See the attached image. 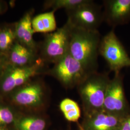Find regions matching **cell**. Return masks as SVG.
<instances>
[{
  "mask_svg": "<svg viewBox=\"0 0 130 130\" xmlns=\"http://www.w3.org/2000/svg\"><path fill=\"white\" fill-rule=\"evenodd\" d=\"M101 40L98 30H86L71 26L69 53L89 71H98Z\"/></svg>",
  "mask_w": 130,
  "mask_h": 130,
  "instance_id": "obj_1",
  "label": "cell"
},
{
  "mask_svg": "<svg viewBox=\"0 0 130 130\" xmlns=\"http://www.w3.org/2000/svg\"><path fill=\"white\" fill-rule=\"evenodd\" d=\"M110 79L107 73L91 72L77 86L87 113L103 109L107 87Z\"/></svg>",
  "mask_w": 130,
  "mask_h": 130,
  "instance_id": "obj_2",
  "label": "cell"
},
{
  "mask_svg": "<svg viewBox=\"0 0 130 130\" xmlns=\"http://www.w3.org/2000/svg\"><path fill=\"white\" fill-rule=\"evenodd\" d=\"M71 25L67 21L54 32L45 34L39 44V55L47 65L55 64L69 52Z\"/></svg>",
  "mask_w": 130,
  "mask_h": 130,
  "instance_id": "obj_3",
  "label": "cell"
},
{
  "mask_svg": "<svg viewBox=\"0 0 130 130\" xmlns=\"http://www.w3.org/2000/svg\"><path fill=\"white\" fill-rule=\"evenodd\" d=\"M48 67L40 58L33 65L25 67L8 65L0 78V93L7 94L34 77L45 75Z\"/></svg>",
  "mask_w": 130,
  "mask_h": 130,
  "instance_id": "obj_4",
  "label": "cell"
},
{
  "mask_svg": "<svg viewBox=\"0 0 130 130\" xmlns=\"http://www.w3.org/2000/svg\"><path fill=\"white\" fill-rule=\"evenodd\" d=\"M99 55L107 62L110 71L115 74L130 67V57L115 33L113 28L101 38L99 49Z\"/></svg>",
  "mask_w": 130,
  "mask_h": 130,
  "instance_id": "obj_5",
  "label": "cell"
},
{
  "mask_svg": "<svg viewBox=\"0 0 130 130\" xmlns=\"http://www.w3.org/2000/svg\"><path fill=\"white\" fill-rule=\"evenodd\" d=\"M91 72L69 53L52 68H49L45 75L55 78L66 88H71L77 86Z\"/></svg>",
  "mask_w": 130,
  "mask_h": 130,
  "instance_id": "obj_6",
  "label": "cell"
},
{
  "mask_svg": "<svg viewBox=\"0 0 130 130\" xmlns=\"http://www.w3.org/2000/svg\"><path fill=\"white\" fill-rule=\"evenodd\" d=\"M66 12L67 21L75 28L97 30L104 22L101 6L92 0H87L83 4Z\"/></svg>",
  "mask_w": 130,
  "mask_h": 130,
  "instance_id": "obj_7",
  "label": "cell"
},
{
  "mask_svg": "<svg viewBox=\"0 0 130 130\" xmlns=\"http://www.w3.org/2000/svg\"><path fill=\"white\" fill-rule=\"evenodd\" d=\"M103 109L122 118L130 112L124 93L123 77L121 73L115 74L113 78L110 79L109 82L105 97Z\"/></svg>",
  "mask_w": 130,
  "mask_h": 130,
  "instance_id": "obj_8",
  "label": "cell"
},
{
  "mask_svg": "<svg viewBox=\"0 0 130 130\" xmlns=\"http://www.w3.org/2000/svg\"><path fill=\"white\" fill-rule=\"evenodd\" d=\"M34 77L10 93V98L14 104L25 107L41 106L43 103L44 89L42 81Z\"/></svg>",
  "mask_w": 130,
  "mask_h": 130,
  "instance_id": "obj_9",
  "label": "cell"
},
{
  "mask_svg": "<svg viewBox=\"0 0 130 130\" xmlns=\"http://www.w3.org/2000/svg\"><path fill=\"white\" fill-rule=\"evenodd\" d=\"M104 22L114 28L130 21V0L103 1Z\"/></svg>",
  "mask_w": 130,
  "mask_h": 130,
  "instance_id": "obj_10",
  "label": "cell"
},
{
  "mask_svg": "<svg viewBox=\"0 0 130 130\" xmlns=\"http://www.w3.org/2000/svg\"><path fill=\"white\" fill-rule=\"evenodd\" d=\"M84 130H119L122 117L102 109L88 113Z\"/></svg>",
  "mask_w": 130,
  "mask_h": 130,
  "instance_id": "obj_11",
  "label": "cell"
},
{
  "mask_svg": "<svg viewBox=\"0 0 130 130\" xmlns=\"http://www.w3.org/2000/svg\"><path fill=\"white\" fill-rule=\"evenodd\" d=\"M34 9L27 11L21 18L15 24L16 41L39 53V44L33 39L35 33L33 29L32 21Z\"/></svg>",
  "mask_w": 130,
  "mask_h": 130,
  "instance_id": "obj_12",
  "label": "cell"
},
{
  "mask_svg": "<svg viewBox=\"0 0 130 130\" xmlns=\"http://www.w3.org/2000/svg\"><path fill=\"white\" fill-rule=\"evenodd\" d=\"M8 65L13 67H25L33 65L40 58L39 53L16 41L7 55Z\"/></svg>",
  "mask_w": 130,
  "mask_h": 130,
  "instance_id": "obj_13",
  "label": "cell"
},
{
  "mask_svg": "<svg viewBox=\"0 0 130 130\" xmlns=\"http://www.w3.org/2000/svg\"><path fill=\"white\" fill-rule=\"evenodd\" d=\"M55 10L39 14L34 17L32 21L34 33L47 34L57 29Z\"/></svg>",
  "mask_w": 130,
  "mask_h": 130,
  "instance_id": "obj_14",
  "label": "cell"
},
{
  "mask_svg": "<svg viewBox=\"0 0 130 130\" xmlns=\"http://www.w3.org/2000/svg\"><path fill=\"white\" fill-rule=\"evenodd\" d=\"M15 42L14 23L0 27V53L7 56Z\"/></svg>",
  "mask_w": 130,
  "mask_h": 130,
  "instance_id": "obj_15",
  "label": "cell"
},
{
  "mask_svg": "<svg viewBox=\"0 0 130 130\" xmlns=\"http://www.w3.org/2000/svg\"><path fill=\"white\" fill-rule=\"evenodd\" d=\"M61 111L68 121L76 122L80 117V109L79 105L70 98H65L59 105Z\"/></svg>",
  "mask_w": 130,
  "mask_h": 130,
  "instance_id": "obj_16",
  "label": "cell"
},
{
  "mask_svg": "<svg viewBox=\"0 0 130 130\" xmlns=\"http://www.w3.org/2000/svg\"><path fill=\"white\" fill-rule=\"evenodd\" d=\"M87 0H47L44 2L43 7L45 9H51L56 11L61 8L67 11L83 4Z\"/></svg>",
  "mask_w": 130,
  "mask_h": 130,
  "instance_id": "obj_17",
  "label": "cell"
},
{
  "mask_svg": "<svg viewBox=\"0 0 130 130\" xmlns=\"http://www.w3.org/2000/svg\"><path fill=\"white\" fill-rule=\"evenodd\" d=\"M45 121L37 117H27L22 119L19 123L20 130H44Z\"/></svg>",
  "mask_w": 130,
  "mask_h": 130,
  "instance_id": "obj_18",
  "label": "cell"
},
{
  "mask_svg": "<svg viewBox=\"0 0 130 130\" xmlns=\"http://www.w3.org/2000/svg\"><path fill=\"white\" fill-rule=\"evenodd\" d=\"M14 115L9 107L0 105V124H7L13 122Z\"/></svg>",
  "mask_w": 130,
  "mask_h": 130,
  "instance_id": "obj_19",
  "label": "cell"
},
{
  "mask_svg": "<svg viewBox=\"0 0 130 130\" xmlns=\"http://www.w3.org/2000/svg\"><path fill=\"white\" fill-rule=\"evenodd\" d=\"M119 130H130V112L123 118Z\"/></svg>",
  "mask_w": 130,
  "mask_h": 130,
  "instance_id": "obj_20",
  "label": "cell"
},
{
  "mask_svg": "<svg viewBox=\"0 0 130 130\" xmlns=\"http://www.w3.org/2000/svg\"><path fill=\"white\" fill-rule=\"evenodd\" d=\"M8 65L7 56L0 53V78Z\"/></svg>",
  "mask_w": 130,
  "mask_h": 130,
  "instance_id": "obj_21",
  "label": "cell"
},
{
  "mask_svg": "<svg viewBox=\"0 0 130 130\" xmlns=\"http://www.w3.org/2000/svg\"><path fill=\"white\" fill-rule=\"evenodd\" d=\"M7 3L5 1L0 0V14H4L8 9Z\"/></svg>",
  "mask_w": 130,
  "mask_h": 130,
  "instance_id": "obj_22",
  "label": "cell"
},
{
  "mask_svg": "<svg viewBox=\"0 0 130 130\" xmlns=\"http://www.w3.org/2000/svg\"><path fill=\"white\" fill-rule=\"evenodd\" d=\"M0 130H5L4 129H2V128H0Z\"/></svg>",
  "mask_w": 130,
  "mask_h": 130,
  "instance_id": "obj_23",
  "label": "cell"
}]
</instances>
